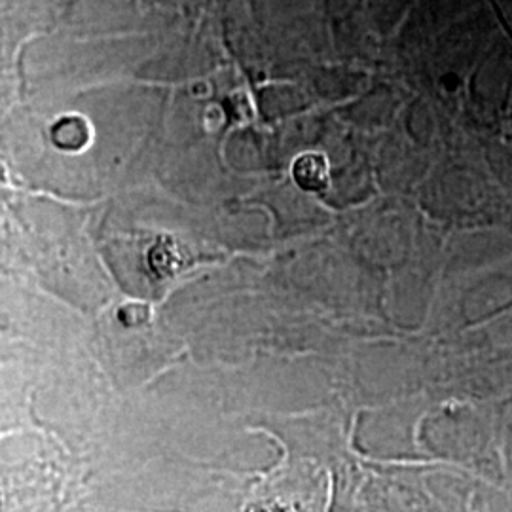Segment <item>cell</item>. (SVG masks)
Returning <instances> with one entry per match:
<instances>
[{"mask_svg":"<svg viewBox=\"0 0 512 512\" xmlns=\"http://www.w3.org/2000/svg\"><path fill=\"white\" fill-rule=\"evenodd\" d=\"M294 179L304 190L319 192L329 186V164L321 154H304L293 167Z\"/></svg>","mask_w":512,"mask_h":512,"instance_id":"6da1fadb","label":"cell"},{"mask_svg":"<svg viewBox=\"0 0 512 512\" xmlns=\"http://www.w3.org/2000/svg\"><path fill=\"white\" fill-rule=\"evenodd\" d=\"M54 133V141L61 148H80L86 145L88 141V128L86 122H82V118H61L57 122V126L52 129Z\"/></svg>","mask_w":512,"mask_h":512,"instance_id":"7a4b0ae2","label":"cell"}]
</instances>
